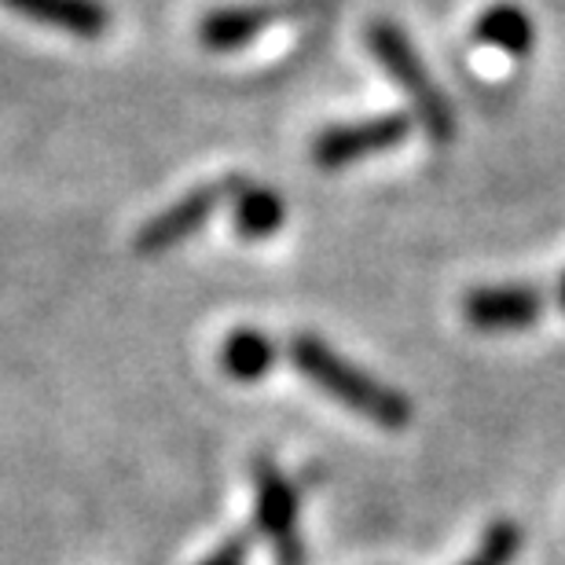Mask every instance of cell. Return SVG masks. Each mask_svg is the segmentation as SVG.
<instances>
[{"instance_id": "cell-8", "label": "cell", "mask_w": 565, "mask_h": 565, "mask_svg": "<svg viewBox=\"0 0 565 565\" xmlns=\"http://www.w3.org/2000/svg\"><path fill=\"white\" fill-rule=\"evenodd\" d=\"M15 15L63 30L71 38L96 41L110 30V8L104 0H0Z\"/></svg>"}, {"instance_id": "cell-9", "label": "cell", "mask_w": 565, "mask_h": 565, "mask_svg": "<svg viewBox=\"0 0 565 565\" xmlns=\"http://www.w3.org/2000/svg\"><path fill=\"white\" fill-rule=\"evenodd\" d=\"M232 221L243 239H268V235H276L282 228V221H287V202H282L276 188L246 184V180L235 177Z\"/></svg>"}, {"instance_id": "cell-14", "label": "cell", "mask_w": 565, "mask_h": 565, "mask_svg": "<svg viewBox=\"0 0 565 565\" xmlns=\"http://www.w3.org/2000/svg\"><path fill=\"white\" fill-rule=\"evenodd\" d=\"M558 305H562V312H565V276L558 279Z\"/></svg>"}, {"instance_id": "cell-5", "label": "cell", "mask_w": 565, "mask_h": 565, "mask_svg": "<svg viewBox=\"0 0 565 565\" xmlns=\"http://www.w3.org/2000/svg\"><path fill=\"white\" fill-rule=\"evenodd\" d=\"M232 188H235V177H228L224 184H202V188H191L188 195H180L177 202L151 217L137 232V254L143 257H158L166 250H173L184 239H191L202 224H206L213 213L221 210L224 199H232Z\"/></svg>"}, {"instance_id": "cell-12", "label": "cell", "mask_w": 565, "mask_h": 565, "mask_svg": "<svg viewBox=\"0 0 565 565\" xmlns=\"http://www.w3.org/2000/svg\"><path fill=\"white\" fill-rule=\"evenodd\" d=\"M518 544H522V529H518L514 522H495L481 540L478 558H470L462 565H507L514 558Z\"/></svg>"}, {"instance_id": "cell-1", "label": "cell", "mask_w": 565, "mask_h": 565, "mask_svg": "<svg viewBox=\"0 0 565 565\" xmlns=\"http://www.w3.org/2000/svg\"><path fill=\"white\" fill-rule=\"evenodd\" d=\"M287 356L316 390L338 401L342 408L356 412L360 419L375 423L382 429H404L412 423V404L401 390L367 375L364 367L345 360L334 345H327L320 334H294Z\"/></svg>"}, {"instance_id": "cell-6", "label": "cell", "mask_w": 565, "mask_h": 565, "mask_svg": "<svg viewBox=\"0 0 565 565\" xmlns=\"http://www.w3.org/2000/svg\"><path fill=\"white\" fill-rule=\"evenodd\" d=\"M540 316H544V290L529 282H492V287H473L462 298V320L484 334L529 331Z\"/></svg>"}, {"instance_id": "cell-2", "label": "cell", "mask_w": 565, "mask_h": 565, "mask_svg": "<svg viewBox=\"0 0 565 565\" xmlns=\"http://www.w3.org/2000/svg\"><path fill=\"white\" fill-rule=\"evenodd\" d=\"M367 49L379 60L382 71L401 85V93L408 96L415 121L423 126L426 137L434 143H448L456 137V110H451L448 96L440 93L437 82L429 77L423 55L415 52L408 33H404L397 22L379 19L367 26Z\"/></svg>"}, {"instance_id": "cell-3", "label": "cell", "mask_w": 565, "mask_h": 565, "mask_svg": "<svg viewBox=\"0 0 565 565\" xmlns=\"http://www.w3.org/2000/svg\"><path fill=\"white\" fill-rule=\"evenodd\" d=\"M412 137V118L401 110L375 115L364 121H345V126L323 129L312 143V162L320 169H345L353 162H367L397 147Z\"/></svg>"}, {"instance_id": "cell-10", "label": "cell", "mask_w": 565, "mask_h": 565, "mask_svg": "<svg viewBox=\"0 0 565 565\" xmlns=\"http://www.w3.org/2000/svg\"><path fill=\"white\" fill-rule=\"evenodd\" d=\"M221 367L235 382H257L276 367V342L257 327H239L224 338Z\"/></svg>"}, {"instance_id": "cell-4", "label": "cell", "mask_w": 565, "mask_h": 565, "mask_svg": "<svg viewBox=\"0 0 565 565\" xmlns=\"http://www.w3.org/2000/svg\"><path fill=\"white\" fill-rule=\"evenodd\" d=\"M257 529L273 544L279 565H305V547L298 533V492L273 459L254 462Z\"/></svg>"}, {"instance_id": "cell-7", "label": "cell", "mask_w": 565, "mask_h": 565, "mask_svg": "<svg viewBox=\"0 0 565 565\" xmlns=\"http://www.w3.org/2000/svg\"><path fill=\"white\" fill-rule=\"evenodd\" d=\"M301 0H268V4H232L213 8L199 22V44L210 52H239L254 44L268 26L298 15Z\"/></svg>"}, {"instance_id": "cell-11", "label": "cell", "mask_w": 565, "mask_h": 565, "mask_svg": "<svg viewBox=\"0 0 565 565\" xmlns=\"http://www.w3.org/2000/svg\"><path fill=\"white\" fill-rule=\"evenodd\" d=\"M473 38L481 44H489V49L507 52V55H525L533 49L536 30H533V19H529L518 4H492L481 11L478 22H473Z\"/></svg>"}, {"instance_id": "cell-13", "label": "cell", "mask_w": 565, "mask_h": 565, "mask_svg": "<svg viewBox=\"0 0 565 565\" xmlns=\"http://www.w3.org/2000/svg\"><path fill=\"white\" fill-rule=\"evenodd\" d=\"M250 555V536H232L228 544H221L210 558H202L199 565H246Z\"/></svg>"}]
</instances>
